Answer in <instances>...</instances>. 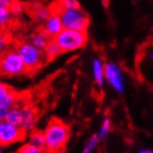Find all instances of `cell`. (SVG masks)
Masks as SVG:
<instances>
[{
	"label": "cell",
	"mask_w": 153,
	"mask_h": 153,
	"mask_svg": "<svg viewBox=\"0 0 153 153\" xmlns=\"http://www.w3.org/2000/svg\"><path fill=\"white\" fill-rule=\"evenodd\" d=\"M22 120H23L22 108L16 107L15 105V107H12L11 109H10V111L8 113V117L4 122L9 123V124H11V126L20 128L21 124H22Z\"/></svg>",
	"instance_id": "obj_13"
},
{
	"label": "cell",
	"mask_w": 153,
	"mask_h": 153,
	"mask_svg": "<svg viewBox=\"0 0 153 153\" xmlns=\"http://www.w3.org/2000/svg\"><path fill=\"white\" fill-rule=\"evenodd\" d=\"M53 40L61 49V52H70L80 49L85 45L87 33L82 31L63 29Z\"/></svg>",
	"instance_id": "obj_3"
},
{
	"label": "cell",
	"mask_w": 153,
	"mask_h": 153,
	"mask_svg": "<svg viewBox=\"0 0 153 153\" xmlns=\"http://www.w3.org/2000/svg\"><path fill=\"white\" fill-rule=\"evenodd\" d=\"M25 137V132L21 128L11 126L7 122H2L0 126V144L9 146L11 143L22 140Z\"/></svg>",
	"instance_id": "obj_6"
},
{
	"label": "cell",
	"mask_w": 153,
	"mask_h": 153,
	"mask_svg": "<svg viewBox=\"0 0 153 153\" xmlns=\"http://www.w3.org/2000/svg\"><path fill=\"white\" fill-rule=\"evenodd\" d=\"M22 114H23V120L22 124H21V130L26 133L27 131L31 130L36 122V111L35 108L30 105V104H26L22 108Z\"/></svg>",
	"instance_id": "obj_9"
},
{
	"label": "cell",
	"mask_w": 153,
	"mask_h": 153,
	"mask_svg": "<svg viewBox=\"0 0 153 153\" xmlns=\"http://www.w3.org/2000/svg\"><path fill=\"white\" fill-rule=\"evenodd\" d=\"M18 153H47V152L45 149H40L38 146H32V144H30V143H27V144H25V146H22L20 148Z\"/></svg>",
	"instance_id": "obj_19"
},
{
	"label": "cell",
	"mask_w": 153,
	"mask_h": 153,
	"mask_svg": "<svg viewBox=\"0 0 153 153\" xmlns=\"http://www.w3.org/2000/svg\"><path fill=\"white\" fill-rule=\"evenodd\" d=\"M92 71H93V76L94 81L98 87H102L104 83V65L100 59H94L92 63Z\"/></svg>",
	"instance_id": "obj_12"
},
{
	"label": "cell",
	"mask_w": 153,
	"mask_h": 153,
	"mask_svg": "<svg viewBox=\"0 0 153 153\" xmlns=\"http://www.w3.org/2000/svg\"><path fill=\"white\" fill-rule=\"evenodd\" d=\"M12 91L11 89L8 87L7 84H4V82L0 81V101H2L4 99H6L9 94H11Z\"/></svg>",
	"instance_id": "obj_22"
},
{
	"label": "cell",
	"mask_w": 153,
	"mask_h": 153,
	"mask_svg": "<svg viewBox=\"0 0 153 153\" xmlns=\"http://www.w3.org/2000/svg\"><path fill=\"white\" fill-rule=\"evenodd\" d=\"M98 141H99L98 135H97V134L92 135L91 138H90V140L87 142V144H85V146H84V149H83V151H82V153H91L92 151H93V149L97 146V143H98Z\"/></svg>",
	"instance_id": "obj_21"
},
{
	"label": "cell",
	"mask_w": 153,
	"mask_h": 153,
	"mask_svg": "<svg viewBox=\"0 0 153 153\" xmlns=\"http://www.w3.org/2000/svg\"><path fill=\"white\" fill-rule=\"evenodd\" d=\"M27 72L26 65L21 60L17 50H7L1 54L0 59V73L4 76H13Z\"/></svg>",
	"instance_id": "obj_5"
},
{
	"label": "cell",
	"mask_w": 153,
	"mask_h": 153,
	"mask_svg": "<svg viewBox=\"0 0 153 153\" xmlns=\"http://www.w3.org/2000/svg\"><path fill=\"white\" fill-rule=\"evenodd\" d=\"M1 123H2V121H0V126H1Z\"/></svg>",
	"instance_id": "obj_24"
},
{
	"label": "cell",
	"mask_w": 153,
	"mask_h": 153,
	"mask_svg": "<svg viewBox=\"0 0 153 153\" xmlns=\"http://www.w3.org/2000/svg\"><path fill=\"white\" fill-rule=\"evenodd\" d=\"M10 43V37L4 30H0V53L7 51V48Z\"/></svg>",
	"instance_id": "obj_18"
},
{
	"label": "cell",
	"mask_w": 153,
	"mask_h": 153,
	"mask_svg": "<svg viewBox=\"0 0 153 153\" xmlns=\"http://www.w3.org/2000/svg\"><path fill=\"white\" fill-rule=\"evenodd\" d=\"M63 25H62L61 18L59 15L52 13L49 18L46 20L41 30L46 33L49 38H56L62 30H63Z\"/></svg>",
	"instance_id": "obj_8"
},
{
	"label": "cell",
	"mask_w": 153,
	"mask_h": 153,
	"mask_svg": "<svg viewBox=\"0 0 153 153\" xmlns=\"http://www.w3.org/2000/svg\"><path fill=\"white\" fill-rule=\"evenodd\" d=\"M0 152H1V150H0Z\"/></svg>",
	"instance_id": "obj_26"
},
{
	"label": "cell",
	"mask_w": 153,
	"mask_h": 153,
	"mask_svg": "<svg viewBox=\"0 0 153 153\" xmlns=\"http://www.w3.org/2000/svg\"><path fill=\"white\" fill-rule=\"evenodd\" d=\"M17 52L19 53L28 72H33L36 69L40 68L45 59H47L45 52L36 48L30 41L19 42L17 45Z\"/></svg>",
	"instance_id": "obj_2"
},
{
	"label": "cell",
	"mask_w": 153,
	"mask_h": 153,
	"mask_svg": "<svg viewBox=\"0 0 153 153\" xmlns=\"http://www.w3.org/2000/svg\"><path fill=\"white\" fill-rule=\"evenodd\" d=\"M60 53H61V49H60L59 46L56 43V41H54L53 39L50 40L49 43H48V46H47L46 49H45V56H46L47 59H53V58H56Z\"/></svg>",
	"instance_id": "obj_16"
},
{
	"label": "cell",
	"mask_w": 153,
	"mask_h": 153,
	"mask_svg": "<svg viewBox=\"0 0 153 153\" xmlns=\"http://www.w3.org/2000/svg\"><path fill=\"white\" fill-rule=\"evenodd\" d=\"M11 1L8 0H0V30H4L11 20Z\"/></svg>",
	"instance_id": "obj_10"
},
{
	"label": "cell",
	"mask_w": 153,
	"mask_h": 153,
	"mask_svg": "<svg viewBox=\"0 0 153 153\" xmlns=\"http://www.w3.org/2000/svg\"><path fill=\"white\" fill-rule=\"evenodd\" d=\"M52 15V10L51 7H43V6H39L36 8L33 11V16L36 19L38 20H47L50 16Z\"/></svg>",
	"instance_id": "obj_17"
},
{
	"label": "cell",
	"mask_w": 153,
	"mask_h": 153,
	"mask_svg": "<svg viewBox=\"0 0 153 153\" xmlns=\"http://www.w3.org/2000/svg\"><path fill=\"white\" fill-rule=\"evenodd\" d=\"M45 150L47 153H62L69 140L70 129L63 121L57 118L50 120L43 131Z\"/></svg>",
	"instance_id": "obj_1"
},
{
	"label": "cell",
	"mask_w": 153,
	"mask_h": 153,
	"mask_svg": "<svg viewBox=\"0 0 153 153\" xmlns=\"http://www.w3.org/2000/svg\"><path fill=\"white\" fill-rule=\"evenodd\" d=\"M0 59H1V53H0Z\"/></svg>",
	"instance_id": "obj_25"
},
{
	"label": "cell",
	"mask_w": 153,
	"mask_h": 153,
	"mask_svg": "<svg viewBox=\"0 0 153 153\" xmlns=\"http://www.w3.org/2000/svg\"><path fill=\"white\" fill-rule=\"evenodd\" d=\"M104 78L111 84V87L118 92H123L124 85H123L122 74L120 71V68L115 63L109 62L104 65Z\"/></svg>",
	"instance_id": "obj_7"
},
{
	"label": "cell",
	"mask_w": 153,
	"mask_h": 153,
	"mask_svg": "<svg viewBox=\"0 0 153 153\" xmlns=\"http://www.w3.org/2000/svg\"><path fill=\"white\" fill-rule=\"evenodd\" d=\"M49 41H50L49 37H48L42 30H39L32 35L30 42L36 47V48H38V49H40V50H45L46 47L48 46Z\"/></svg>",
	"instance_id": "obj_14"
},
{
	"label": "cell",
	"mask_w": 153,
	"mask_h": 153,
	"mask_svg": "<svg viewBox=\"0 0 153 153\" xmlns=\"http://www.w3.org/2000/svg\"><path fill=\"white\" fill-rule=\"evenodd\" d=\"M30 144L45 149V134L40 130H32L30 133Z\"/></svg>",
	"instance_id": "obj_15"
},
{
	"label": "cell",
	"mask_w": 153,
	"mask_h": 153,
	"mask_svg": "<svg viewBox=\"0 0 153 153\" xmlns=\"http://www.w3.org/2000/svg\"><path fill=\"white\" fill-rule=\"evenodd\" d=\"M110 128H111V123H110V119L105 118L102 122V126H101V129L99 131V134H98V138L99 140H102L103 138H105V135L109 133L110 131Z\"/></svg>",
	"instance_id": "obj_20"
},
{
	"label": "cell",
	"mask_w": 153,
	"mask_h": 153,
	"mask_svg": "<svg viewBox=\"0 0 153 153\" xmlns=\"http://www.w3.org/2000/svg\"><path fill=\"white\" fill-rule=\"evenodd\" d=\"M140 153H153V152H151V151H141Z\"/></svg>",
	"instance_id": "obj_23"
},
{
	"label": "cell",
	"mask_w": 153,
	"mask_h": 153,
	"mask_svg": "<svg viewBox=\"0 0 153 153\" xmlns=\"http://www.w3.org/2000/svg\"><path fill=\"white\" fill-rule=\"evenodd\" d=\"M58 15L61 18L65 29L85 32L89 26V16L83 10H81L80 8L62 10Z\"/></svg>",
	"instance_id": "obj_4"
},
{
	"label": "cell",
	"mask_w": 153,
	"mask_h": 153,
	"mask_svg": "<svg viewBox=\"0 0 153 153\" xmlns=\"http://www.w3.org/2000/svg\"><path fill=\"white\" fill-rule=\"evenodd\" d=\"M16 101H17V98H16V94L13 92L11 94H9L6 99L0 101V121H2V122L6 121L10 109L12 107H15Z\"/></svg>",
	"instance_id": "obj_11"
}]
</instances>
